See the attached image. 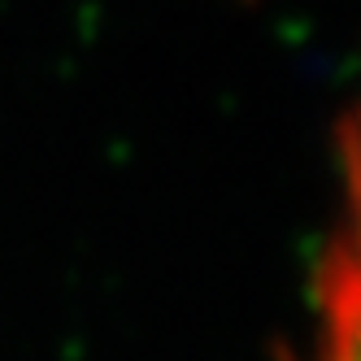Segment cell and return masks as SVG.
<instances>
[{"instance_id": "1", "label": "cell", "mask_w": 361, "mask_h": 361, "mask_svg": "<svg viewBox=\"0 0 361 361\" xmlns=\"http://www.w3.org/2000/svg\"><path fill=\"white\" fill-rule=\"evenodd\" d=\"M344 178H348V218L344 240L335 248L331 270V357L326 361H361V109L348 126L344 148Z\"/></svg>"}]
</instances>
